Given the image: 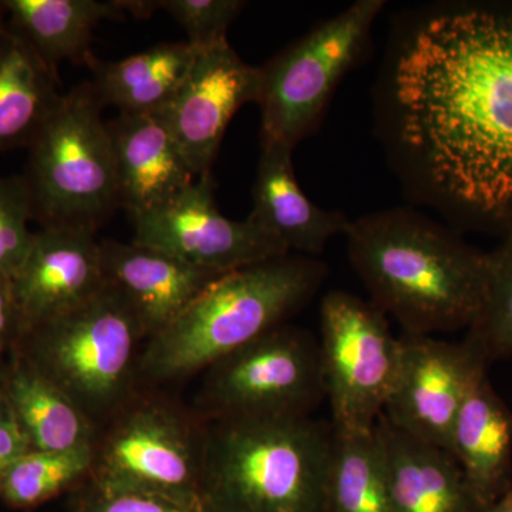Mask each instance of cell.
I'll list each match as a JSON object with an SVG mask.
<instances>
[{
	"label": "cell",
	"instance_id": "obj_13",
	"mask_svg": "<svg viewBox=\"0 0 512 512\" xmlns=\"http://www.w3.org/2000/svg\"><path fill=\"white\" fill-rule=\"evenodd\" d=\"M261 69L228 42L198 52L174 100L161 111L197 175L211 173L225 131L245 104L258 101Z\"/></svg>",
	"mask_w": 512,
	"mask_h": 512
},
{
	"label": "cell",
	"instance_id": "obj_35",
	"mask_svg": "<svg viewBox=\"0 0 512 512\" xmlns=\"http://www.w3.org/2000/svg\"><path fill=\"white\" fill-rule=\"evenodd\" d=\"M505 498H507L508 501L512 504V485L510 490L507 491V494L504 495Z\"/></svg>",
	"mask_w": 512,
	"mask_h": 512
},
{
	"label": "cell",
	"instance_id": "obj_18",
	"mask_svg": "<svg viewBox=\"0 0 512 512\" xmlns=\"http://www.w3.org/2000/svg\"><path fill=\"white\" fill-rule=\"evenodd\" d=\"M447 453L456 460L480 511L511 488L512 413L487 373L468 392Z\"/></svg>",
	"mask_w": 512,
	"mask_h": 512
},
{
	"label": "cell",
	"instance_id": "obj_15",
	"mask_svg": "<svg viewBox=\"0 0 512 512\" xmlns=\"http://www.w3.org/2000/svg\"><path fill=\"white\" fill-rule=\"evenodd\" d=\"M120 205L131 218L161 207L200 175L188 163L163 114H123L107 121Z\"/></svg>",
	"mask_w": 512,
	"mask_h": 512
},
{
	"label": "cell",
	"instance_id": "obj_30",
	"mask_svg": "<svg viewBox=\"0 0 512 512\" xmlns=\"http://www.w3.org/2000/svg\"><path fill=\"white\" fill-rule=\"evenodd\" d=\"M25 335L13 276L0 272V350L10 353Z\"/></svg>",
	"mask_w": 512,
	"mask_h": 512
},
{
	"label": "cell",
	"instance_id": "obj_3",
	"mask_svg": "<svg viewBox=\"0 0 512 512\" xmlns=\"http://www.w3.org/2000/svg\"><path fill=\"white\" fill-rule=\"evenodd\" d=\"M326 266L312 256H275L228 272L163 332L144 343L138 382L161 384L201 375L302 309L322 285Z\"/></svg>",
	"mask_w": 512,
	"mask_h": 512
},
{
	"label": "cell",
	"instance_id": "obj_4",
	"mask_svg": "<svg viewBox=\"0 0 512 512\" xmlns=\"http://www.w3.org/2000/svg\"><path fill=\"white\" fill-rule=\"evenodd\" d=\"M333 429L311 416L207 423L208 512H322Z\"/></svg>",
	"mask_w": 512,
	"mask_h": 512
},
{
	"label": "cell",
	"instance_id": "obj_31",
	"mask_svg": "<svg viewBox=\"0 0 512 512\" xmlns=\"http://www.w3.org/2000/svg\"><path fill=\"white\" fill-rule=\"evenodd\" d=\"M28 451V440L20 430L8 400L0 396V480L6 470Z\"/></svg>",
	"mask_w": 512,
	"mask_h": 512
},
{
	"label": "cell",
	"instance_id": "obj_8",
	"mask_svg": "<svg viewBox=\"0 0 512 512\" xmlns=\"http://www.w3.org/2000/svg\"><path fill=\"white\" fill-rule=\"evenodd\" d=\"M383 0H359L261 69V140L291 148L313 133L340 80L362 56Z\"/></svg>",
	"mask_w": 512,
	"mask_h": 512
},
{
	"label": "cell",
	"instance_id": "obj_10",
	"mask_svg": "<svg viewBox=\"0 0 512 512\" xmlns=\"http://www.w3.org/2000/svg\"><path fill=\"white\" fill-rule=\"evenodd\" d=\"M319 355L336 433H369L392 387L399 338L372 302L332 291L320 302Z\"/></svg>",
	"mask_w": 512,
	"mask_h": 512
},
{
	"label": "cell",
	"instance_id": "obj_2",
	"mask_svg": "<svg viewBox=\"0 0 512 512\" xmlns=\"http://www.w3.org/2000/svg\"><path fill=\"white\" fill-rule=\"evenodd\" d=\"M349 259L373 305L403 333L470 329L483 309L490 256L412 210L349 221Z\"/></svg>",
	"mask_w": 512,
	"mask_h": 512
},
{
	"label": "cell",
	"instance_id": "obj_14",
	"mask_svg": "<svg viewBox=\"0 0 512 512\" xmlns=\"http://www.w3.org/2000/svg\"><path fill=\"white\" fill-rule=\"evenodd\" d=\"M106 282L101 245L94 235L40 228L13 275L25 333L82 305Z\"/></svg>",
	"mask_w": 512,
	"mask_h": 512
},
{
	"label": "cell",
	"instance_id": "obj_33",
	"mask_svg": "<svg viewBox=\"0 0 512 512\" xmlns=\"http://www.w3.org/2000/svg\"><path fill=\"white\" fill-rule=\"evenodd\" d=\"M480 512H512V504L507 500V498L503 497L500 498V500L495 501L494 504L483 508Z\"/></svg>",
	"mask_w": 512,
	"mask_h": 512
},
{
	"label": "cell",
	"instance_id": "obj_1",
	"mask_svg": "<svg viewBox=\"0 0 512 512\" xmlns=\"http://www.w3.org/2000/svg\"><path fill=\"white\" fill-rule=\"evenodd\" d=\"M397 147L431 198L512 229V13L434 16L404 43L390 80Z\"/></svg>",
	"mask_w": 512,
	"mask_h": 512
},
{
	"label": "cell",
	"instance_id": "obj_11",
	"mask_svg": "<svg viewBox=\"0 0 512 512\" xmlns=\"http://www.w3.org/2000/svg\"><path fill=\"white\" fill-rule=\"evenodd\" d=\"M131 220L133 242L214 274L289 254L278 238L249 218L234 221L221 214L211 173L200 175L173 200Z\"/></svg>",
	"mask_w": 512,
	"mask_h": 512
},
{
	"label": "cell",
	"instance_id": "obj_19",
	"mask_svg": "<svg viewBox=\"0 0 512 512\" xmlns=\"http://www.w3.org/2000/svg\"><path fill=\"white\" fill-rule=\"evenodd\" d=\"M375 434L393 512H480L460 467L446 450L397 430L383 416Z\"/></svg>",
	"mask_w": 512,
	"mask_h": 512
},
{
	"label": "cell",
	"instance_id": "obj_9",
	"mask_svg": "<svg viewBox=\"0 0 512 512\" xmlns=\"http://www.w3.org/2000/svg\"><path fill=\"white\" fill-rule=\"evenodd\" d=\"M201 375L194 412L205 423L311 416L325 397L318 342L288 323Z\"/></svg>",
	"mask_w": 512,
	"mask_h": 512
},
{
	"label": "cell",
	"instance_id": "obj_26",
	"mask_svg": "<svg viewBox=\"0 0 512 512\" xmlns=\"http://www.w3.org/2000/svg\"><path fill=\"white\" fill-rule=\"evenodd\" d=\"M490 256L487 295L468 329L470 340L488 363L512 356V229Z\"/></svg>",
	"mask_w": 512,
	"mask_h": 512
},
{
	"label": "cell",
	"instance_id": "obj_16",
	"mask_svg": "<svg viewBox=\"0 0 512 512\" xmlns=\"http://www.w3.org/2000/svg\"><path fill=\"white\" fill-rule=\"evenodd\" d=\"M100 245L106 281L126 296L147 340L168 328L222 276L137 242L106 239Z\"/></svg>",
	"mask_w": 512,
	"mask_h": 512
},
{
	"label": "cell",
	"instance_id": "obj_5",
	"mask_svg": "<svg viewBox=\"0 0 512 512\" xmlns=\"http://www.w3.org/2000/svg\"><path fill=\"white\" fill-rule=\"evenodd\" d=\"M146 340L126 296L106 282L82 305L29 329L15 352L60 387L101 430L137 392Z\"/></svg>",
	"mask_w": 512,
	"mask_h": 512
},
{
	"label": "cell",
	"instance_id": "obj_34",
	"mask_svg": "<svg viewBox=\"0 0 512 512\" xmlns=\"http://www.w3.org/2000/svg\"><path fill=\"white\" fill-rule=\"evenodd\" d=\"M6 25V8L3 0H0V29Z\"/></svg>",
	"mask_w": 512,
	"mask_h": 512
},
{
	"label": "cell",
	"instance_id": "obj_27",
	"mask_svg": "<svg viewBox=\"0 0 512 512\" xmlns=\"http://www.w3.org/2000/svg\"><path fill=\"white\" fill-rule=\"evenodd\" d=\"M28 190L22 175H0V272L15 275L32 247L35 232Z\"/></svg>",
	"mask_w": 512,
	"mask_h": 512
},
{
	"label": "cell",
	"instance_id": "obj_32",
	"mask_svg": "<svg viewBox=\"0 0 512 512\" xmlns=\"http://www.w3.org/2000/svg\"><path fill=\"white\" fill-rule=\"evenodd\" d=\"M9 369V353L0 350V396H3L5 390L6 376Z\"/></svg>",
	"mask_w": 512,
	"mask_h": 512
},
{
	"label": "cell",
	"instance_id": "obj_23",
	"mask_svg": "<svg viewBox=\"0 0 512 512\" xmlns=\"http://www.w3.org/2000/svg\"><path fill=\"white\" fill-rule=\"evenodd\" d=\"M6 26L59 73L63 62L86 63L103 20H123L119 0H3Z\"/></svg>",
	"mask_w": 512,
	"mask_h": 512
},
{
	"label": "cell",
	"instance_id": "obj_20",
	"mask_svg": "<svg viewBox=\"0 0 512 512\" xmlns=\"http://www.w3.org/2000/svg\"><path fill=\"white\" fill-rule=\"evenodd\" d=\"M200 49L185 42L161 43L117 62L87 57L94 90L103 106L123 114L161 113L174 100Z\"/></svg>",
	"mask_w": 512,
	"mask_h": 512
},
{
	"label": "cell",
	"instance_id": "obj_7",
	"mask_svg": "<svg viewBox=\"0 0 512 512\" xmlns=\"http://www.w3.org/2000/svg\"><path fill=\"white\" fill-rule=\"evenodd\" d=\"M103 429L89 476L96 490L164 495L205 510L201 474L207 423L197 413L138 389Z\"/></svg>",
	"mask_w": 512,
	"mask_h": 512
},
{
	"label": "cell",
	"instance_id": "obj_28",
	"mask_svg": "<svg viewBox=\"0 0 512 512\" xmlns=\"http://www.w3.org/2000/svg\"><path fill=\"white\" fill-rule=\"evenodd\" d=\"M244 5L239 0H158V10L167 12L200 50L228 42V28Z\"/></svg>",
	"mask_w": 512,
	"mask_h": 512
},
{
	"label": "cell",
	"instance_id": "obj_29",
	"mask_svg": "<svg viewBox=\"0 0 512 512\" xmlns=\"http://www.w3.org/2000/svg\"><path fill=\"white\" fill-rule=\"evenodd\" d=\"M86 512H207L204 508L181 503L164 495L140 491L97 490L96 498L86 507Z\"/></svg>",
	"mask_w": 512,
	"mask_h": 512
},
{
	"label": "cell",
	"instance_id": "obj_21",
	"mask_svg": "<svg viewBox=\"0 0 512 512\" xmlns=\"http://www.w3.org/2000/svg\"><path fill=\"white\" fill-rule=\"evenodd\" d=\"M3 396L30 451H72L96 444L100 429L93 420L15 350L9 353Z\"/></svg>",
	"mask_w": 512,
	"mask_h": 512
},
{
	"label": "cell",
	"instance_id": "obj_17",
	"mask_svg": "<svg viewBox=\"0 0 512 512\" xmlns=\"http://www.w3.org/2000/svg\"><path fill=\"white\" fill-rule=\"evenodd\" d=\"M292 151L276 141L261 140L249 220L278 238L288 252L315 258L330 239L345 234L349 220L306 197L293 170Z\"/></svg>",
	"mask_w": 512,
	"mask_h": 512
},
{
	"label": "cell",
	"instance_id": "obj_24",
	"mask_svg": "<svg viewBox=\"0 0 512 512\" xmlns=\"http://www.w3.org/2000/svg\"><path fill=\"white\" fill-rule=\"evenodd\" d=\"M322 512H393L382 451L375 430H333Z\"/></svg>",
	"mask_w": 512,
	"mask_h": 512
},
{
	"label": "cell",
	"instance_id": "obj_6",
	"mask_svg": "<svg viewBox=\"0 0 512 512\" xmlns=\"http://www.w3.org/2000/svg\"><path fill=\"white\" fill-rule=\"evenodd\" d=\"M103 107L92 82L76 84L28 148L22 177L40 228L94 235L121 208Z\"/></svg>",
	"mask_w": 512,
	"mask_h": 512
},
{
	"label": "cell",
	"instance_id": "obj_25",
	"mask_svg": "<svg viewBox=\"0 0 512 512\" xmlns=\"http://www.w3.org/2000/svg\"><path fill=\"white\" fill-rule=\"evenodd\" d=\"M94 447L72 451H28L0 480V497L15 507H33L90 476Z\"/></svg>",
	"mask_w": 512,
	"mask_h": 512
},
{
	"label": "cell",
	"instance_id": "obj_12",
	"mask_svg": "<svg viewBox=\"0 0 512 512\" xmlns=\"http://www.w3.org/2000/svg\"><path fill=\"white\" fill-rule=\"evenodd\" d=\"M399 362L382 416L397 430L448 450L457 414L488 362L470 342L399 336Z\"/></svg>",
	"mask_w": 512,
	"mask_h": 512
},
{
	"label": "cell",
	"instance_id": "obj_22",
	"mask_svg": "<svg viewBox=\"0 0 512 512\" xmlns=\"http://www.w3.org/2000/svg\"><path fill=\"white\" fill-rule=\"evenodd\" d=\"M59 73L8 26L0 29V153L29 148L59 109Z\"/></svg>",
	"mask_w": 512,
	"mask_h": 512
}]
</instances>
